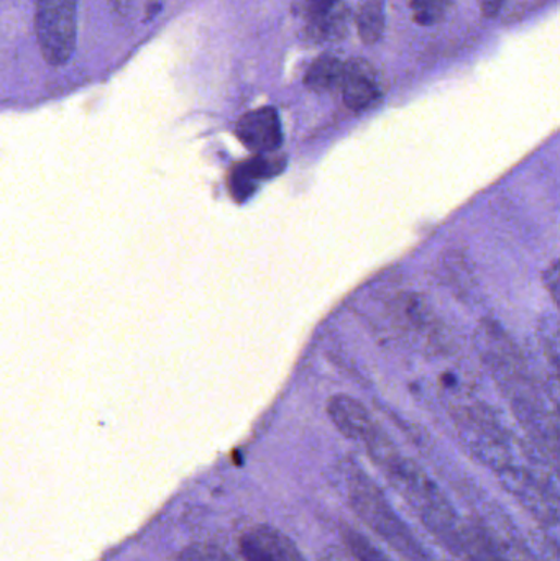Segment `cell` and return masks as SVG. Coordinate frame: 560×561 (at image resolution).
<instances>
[{"instance_id":"9","label":"cell","mask_w":560,"mask_h":561,"mask_svg":"<svg viewBox=\"0 0 560 561\" xmlns=\"http://www.w3.org/2000/svg\"><path fill=\"white\" fill-rule=\"evenodd\" d=\"M357 32L365 45H375L382 40L385 32V5L383 0H369L357 14Z\"/></svg>"},{"instance_id":"4","label":"cell","mask_w":560,"mask_h":561,"mask_svg":"<svg viewBox=\"0 0 560 561\" xmlns=\"http://www.w3.org/2000/svg\"><path fill=\"white\" fill-rule=\"evenodd\" d=\"M235 135L257 154L272 153L283 144L282 121L273 108L256 109L238 119Z\"/></svg>"},{"instance_id":"1","label":"cell","mask_w":560,"mask_h":561,"mask_svg":"<svg viewBox=\"0 0 560 561\" xmlns=\"http://www.w3.org/2000/svg\"><path fill=\"white\" fill-rule=\"evenodd\" d=\"M347 501L357 518L378 535L396 553L408 561H427L423 545L416 540L403 519L396 514L385 493L356 464H347L343 472Z\"/></svg>"},{"instance_id":"2","label":"cell","mask_w":560,"mask_h":561,"mask_svg":"<svg viewBox=\"0 0 560 561\" xmlns=\"http://www.w3.org/2000/svg\"><path fill=\"white\" fill-rule=\"evenodd\" d=\"M79 0H37L35 32L41 57L51 66H63L77 43Z\"/></svg>"},{"instance_id":"11","label":"cell","mask_w":560,"mask_h":561,"mask_svg":"<svg viewBox=\"0 0 560 561\" xmlns=\"http://www.w3.org/2000/svg\"><path fill=\"white\" fill-rule=\"evenodd\" d=\"M344 535H346L344 538H346L347 547L350 548L357 561H391L369 538L363 537L359 532L349 528Z\"/></svg>"},{"instance_id":"15","label":"cell","mask_w":560,"mask_h":561,"mask_svg":"<svg viewBox=\"0 0 560 561\" xmlns=\"http://www.w3.org/2000/svg\"><path fill=\"white\" fill-rule=\"evenodd\" d=\"M546 279L547 289H549L550 296L556 302L557 295H559V266H557V261H553L552 266L547 270Z\"/></svg>"},{"instance_id":"6","label":"cell","mask_w":560,"mask_h":561,"mask_svg":"<svg viewBox=\"0 0 560 561\" xmlns=\"http://www.w3.org/2000/svg\"><path fill=\"white\" fill-rule=\"evenodd\" d=\"M340 90H343L344 104L356 112L366 111L379 98L375 73L370 64L362 60H352L344 64Z\"/></svg>"},{"instance_id":"3","label":"cell","mask_w":560,"mask_h":561,"mask_svg":"<svg viewBox=\"0 0 560 561\" xmlns=\"http://www.w3.org/2000/svg\"><path fill=\"white\" fill-rule=\"evenodd\" d=\"M238 547L246 561H308L295 541L272 525H253L244 532Z\"/></svg>"},{"instance_id":"10","label":"cell","mask_w":560,"mask_h":561,"mask_svg":"<svg viewBox=\"0 0 560 561\" xmlns=\"http://www.w3.org/2000/svg\"><path fill=\"white\" fill-rule=\"evenodd\" d=\"M452 4L453 0H410L413 21L423 27L443 21Z\"/></svg>"},{"instance_id":"8","label":"cell","mask_w":560,"mask_h":561,"mask_svg":"<svg viewBox=\"0 0 560 561\" xmlns=\"http://www.w3.org/2000/svg\"><path fill=\"white\" fill-rule=\"evenodd\" d=\"M273 174V163L265 157H256L235 167L232 174L231 191L237 199H247L256 189V180Z\"/></svg>"},{"instance_id":"5","label":"cell","mask_w":560,"mask_h":561,"mask_svg":"<svg viewBox=\"0 0 560 561\" xmlns=\"http://www.w3.org/2000/svg\"><path fill=\"white\" fill-rule=\"evenodd\" d=\"M327 414L340 434L359 444L369 440L378 431V425L370 417L366 409L350 396L337 395L331 398Z\"/></svg>"},{"instance_id":"13","label":"cell","mask_w":560,"mask_h":561,"mask_svg":"<svg viewBox=\"0 0 560 561\" xmlns=\"http://www.w3.org/2000/svg\"><path fill=\"white\" fill-rule=\"evenodd\" d=\"M339 0H304V14L309 22H318L329 15Z\"/></svg>"},{"instance_id":"12","label":"cell","mask_w":560,"mask_h":561,"mask_svg":"<svg viewBox=\"0 0 560 561\" xmlns=\"http://www.w3.org/2000/svg\"><path fill=\"white\" fill-rule=\"evenodd\" d=\"M178 561H237L224 548L212 544H195L179 553Z\"/></svg>"},{"instance_id":"7","label":"cell","mask_w":560,"mask_h":561,"mask_svg":"<svg viewBox=\"0 0 560 561\" xmlns=\"http://www.w3.org/2000/svg\"><path fill=\"white\" fill-rule=\"evenodd\" d=\"M344 79V63L339 58L323 54L309 67L304 84L312 92L324 94L340 89Z\"/></svg>"},{"instance_id":"14","label":"cell","mask_w":560,"mask_h":561,"mask_svg":"<svg viewBox=\"0 0 560 561\" xmlns=\"http://www.w3.org/2000/svg\"><path fill=\"white\" fill-rule=\"evenodd\" d=\"M507 0H478V8L485 18H495L503 11Z\"/></svg>"}]
</instances>
